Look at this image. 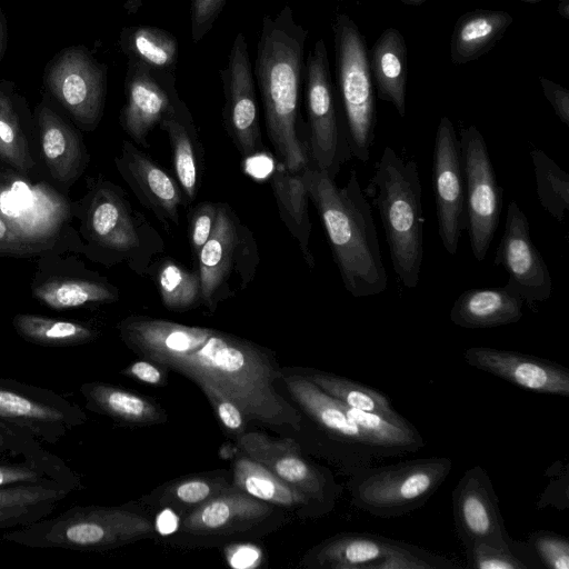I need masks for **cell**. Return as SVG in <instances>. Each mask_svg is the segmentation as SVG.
Returning <instances> with one entry per match:
<instances>
[{
  "instance_id": "1",
  "label": "cell",
  "mask_w": 569,
  "mask_h": 569,
  "mask_svg": "<svg viewBox=\"0 0 569 569\" xmlns=\"http://www.w3.org/2000/svg\"><path fill=\"white\" fill-rule=\"evenodd\" d=\"M194 383L206 381L232 400L247 420L301 430L302 413L276 389L279 370L263 348L216 330L198 349L159 363Z\"/></svg>"
},
{
  "instance_id": "2",
  "label": "cell",
  "mask_w": 569,
  "mask_h": 569,
  "mask_svg": "<svg viewBox=\"0 0 569 569\" xmlns=\"http://www.w3.org/2000/svg\"><path fill=\"white\" fill-rule=\"evenodd\" d=\"M308 30L286 4L262 19L254 74L260 90L268 139L289 171L311 164L308 142L300 132L299 92Z\"/></svg>"
},
{
  "instance_id": "3",
  "label": "cell",
  "mask_w": 569,
  "mask_h": 569,
  "mask_svg": "<svg viewBox=\"0 0 569 569\" xmlns=\"http://www.w3.org/2000/svg\"><path fill=\"white\" fill-rule=\"evenodd\" d=\"M300 173L323 224L345 289L355 298L383 292L387 272L371 208L357 171H350L342 187L311 164Z\"/></svg>"
},
{
  "instance_id": "4",
  "label": "cell",
  "mask_w": 569,
  "mask_h": 569,
  "mask_svg": "<svg viewBox=\"0 0 569 569\" xmlns=\"http://www.w3.org/2000/svg\"><path fill=\"white\" fill-rule=\"evenodd\" d=\"M383 224L392 268L410 289L418 286L423 258L421 183L415 160L405 161L386 147L370 181Z\"/></svg>"
},
{
  "instance_id": "5",
  "label": "cell",
  "mask_w": 569,
  "mask_h": 569,
  "mask_svg": "<svg viewBox=\"0 0 569 569\" xmlns=\"http://www.w3.org/2000/svg\"><path fill=\"white\" fill-rule=\"evenodd\" d=\"M156 533L153 523L129 507L73 506L56 517L2 535L28 548L106 551Z\"/></svg>"
},
{
  "instance_id": "6",
  "label": "cell",
  "mask_w": 569,
  "mask_h": 569,
  "mask_svg": "<svg viewBox=\"0 0 569 569\" xmlns=\"http://www.w3.org/2000/svg\"><path fill=\"white\" fill-rule=\"evenodd\" d=\"M452 465L448 457H429L365 467L350 475L351 501L377 518L402 517L421 508L436 493Z\"/></svg>"
},
{
  "instance_id": "7",
  "label": "cell",
  "mask_w": 569,
  "mask_h": 569,
  "mask_svg": "<svg viewBox=\"0 0 569 569\" xmlns=\"http://www.w3.org/2000/svg\"><path fill=\"white\" fill-rule=\"evenodd\" d=\"M90 239L108 254L126 261L139 276L150 273L164 240L146 216L134 209L124 191L109 181L93 188L87 210Z\"/></svg>"
},
{
  "instance_id": "8",
  "label": "cell",
  "mask_w": 569,
  "mask_h": 569,
  "mask_svg": "<svg viewBox=\"0 0 569 569\" xmlns=\"http://www.w3.org/2000/svg\"><path fill=\"white\" fill-rule=\"evenodd\" d=\"M197 259L201 303L210 312L253 281L260 262L256 237L228 203L219 202L214 228Z\"/></svg>"
},
{
  "instance_id": "9",
  "label": "cell",
  "mask_w": 569,
  "mask_h": 569,
  "mask_svg": "<svg viewBox=\"0 0 569 569\" xmlns=\"http://www.w3.org/2000/svg\"><path fill=\"white\" fill-rule=\"evenodd\" d=\"M337 79L352 157L370 159L377 122L376 96L366 41L346 13L333 23Z\"/></svg>"
},
{
  "instance_id": "10",
  "label": "cell",
  "mask_w": 569,
  "mask_h": 569,
  "mask_svg": "<svg viewBox=\"0 0 569 569\" xmlns=\"http://www.w3.org/2000/svg\"><path fill=\"white\" fill-rule=\"evenodd\" d=\"M289 396L320 430L321 455L333 461L349 476L379 459L389 458L361 431L346 413L343 406L309 380L299 370H281Z\"/></svg>"
},
{
  "instance_id": "11",
  "label": "cell",
  "mask_w": 569,
  "mask_h": 569,
  "mask_svg": "<svg viewBox=\"0 0 569 569\" xmlns=\"http://www.w3.org/2000/svg\"><path fill=\"white\" fill-rule=\"evenodd\" d=\"M306 107L310 163L332 179L352 157L346 122L337 110L325 40L318 39L307 59Z\"/></svg>"
},
{
  "instance_id": "12",
  "label": "cell",
  "mask_w": 569,
  "mask_h": 569,
  "mask_svg": "<svg viewBox=\"0 0 569 569\" xmlns=\"http://www.w3.org/2000/svg\"><path fill=\"white\" fill-rule=\"evenodd\" d=\"M86 421L77 403L54 391L0 376V426L54 445Z\"/></svg>"
},
{
  "instance_id": "13",
  "label": "cell",
  "mask_w": 569,
  "mask_h": 569,
  "mask_svg": "<svg viewBox=\"0 0 569 569\" xmlns=\"http://www.w3.org/2000/svg\"><path fill=\"white\" fill-rule=\"evenodd\" d=\"M459 141L466 181V230L472 253L480 262L486 258L499 224L502 188L481 132L470 124L461 130Z\"/></svg>"
},
{
  "instance_id": "14",
  "label": "cell",
  "mask_w": 569,
  "mask_h": 569,
  "mask_svg": "<svg viewBox=\"0 0 569 569\" xmlns=\"http://www.w3.org/2000/svg\"><path fill=\"white\" fill-rule=\"evenodd\" d=\"M107 71L84 46H71L47 63L43 83L81 127L92 130L103 114Z\"/></svg>"
},
{
  "instance_id": "15",
  "label": "cell",
  "mask_w": 569,
  "mask_h": 569,
  "mask_svg": "<svg viewBox=\"0 0 569 569\" xmlns=\"http://www.w3.org/2000/svg\"><path fill=\"white\" fill-rule=\"evenodd\" d=\"M243 453L258 461L280 479L303 492L320 516L330 512L341 493L330 470L308 461L291 438H272L249 431L237 437Z\"/></svg>"
},
{
  "instance_id": "16",
  "label": "cell",
  "mask_w": 569,
  "mask_h": 569,
  "mask_svg": "<svg viewBox=\"0 0 569 569\" xmlns=\"http://www.w3.org/2000/svg\"><path fill=\"white\" fill-rule=\"evenodd\" d=\"M432 186L439 237L446 251L453 256L466 230V181L460 141L448 117H441L436 132Z\"/></svg>"
},
{
  "instance_id": "17",
  "label": "cell",
  "mask_w": 569,
  "mask_h": 569,
  "mask_svg": "<svg viewBox=\"0 0 569 569\" xmlns=\"http://www.w3.org/2000/svg\"><path fill=\"white\" fill-rule=\"evenodd\" d=\"M124 94L120 124L142 148L150 146L148 139L152 129L184 104L177 92L173 72L154 69L133 59H128Z\"/></svg>"
},
{
  "instance_id": "18",
  "label": "cell",
  "mask_w": 569,
  "mask_h": 569,
  "mask_svg": "<svg viewBox=\"0 0 569 569\" xmlns=\"http://www.w3.org/2000/svg\"><path fill=\"white\" fill-rule=\"evenodd\" d=\"M223 89L226 131L243 158L262 149L252 67L246 36L239 32L232 43L226 68L219 72Z\"/></svg>"
},
{
  "instance_id": "19",
  "label": "cell",
  "mask_w": 569,
  "mask_h": 569,
  "mask_svg": "<svg viewBox=\"0 0 569 569\" xmlns=\"http://www.w3.org/2000/svg\"><path fill=\"white\" fill-rule=\"evenodd\" d=\"M457 535L465 548L476 542L515 551L488 472L480 466L468 469L452 491Z\"/></svg>"
},
{
  "instance_id": "20",
  "label": "cell",
  "mask_w": 569,
  "mask_h": 569,
  "mask_svg": "<svg viewBox=\"0 0 569 569\" xmlns=\"http://www.w3.org/2000/svg\"><path fill=\"white\" fill-rule=\"evenodd\" d=\"M282 515L266 501L233 487L231 483L203 503L186 512L180 522L181 533L189 537L217 538L249 535Z\"/></svg>"
},
{
  "instance_id": "21",
  "label": "cell",
  "mask_w": 569,
  "mask_h": 569,
  "mask_svg": "<svg viewBox=\"0 0 569 569\" xmlns=\"http://www.w3.org/2000/svg\"><path fill=\"white\" fill-rule=\"evenodd\" d=\"M493 262L508 273L506 287L523 301L532 305L550 298L552 281L549 269L531 240L528 218L516 201L508 204Z\"/></svg>"
},
{
  "instance_id": "22",
  "label": "cell",
  "mask_w": 569,
  "mask_h": 569,
  "mask_svg": "<svg viewBox=\"0 0 569 569\" xmlns=\"http://www.w3.org/2000/svg\"><path fill=\"white\" fill-rule=\"evenodd\" d=\"M114 162L139 202L168 229L179 227L180 209L188 203L173 174L127 140Z\"/></svg>"
},
{
  "instance_id": "23",
  "label": "cell",
  "mask_w": 569,
  "mask_h": 569,
  "mask_svg": "<svg viewBox=\"0 0 569 569\" xmlns=\"http://www.w3.org/2000/svg\"><path fill=\"white\" fill-rule=\"evenodd\" d=\"M466 362L520 388L546 395L569 397V370L532 355L491 347H470Z\"/></svg>"
},
{
  "instance_id": "24",
  "label": "cell",
  "mask_w": 569,
  "mask_h": 569,
  "mask_svg": "<svg viewBox=\"0 0 569 569\" xmlns=\"http://www.w3.org/2000/svg\"><path fill=\"white\" fill-rule=\"evenodd\" d=\"M126 346L157 365L201 347L216 331L144 316H129L118 325Z\"/></svg>"
},
{
  "instance_id": "25",
  "label": "cell",
  "mask_w": 569,
  "mask_h": 569,
  "mask_svg": "<svg viewBox=\"0 0 569 569\" xmlns=\"http://www.w3.org/2000/svg\"><path fill=\"white\" fill-rule=\"evenodd\" d=\"M159 127L168 136L173 177L189 204L201 187L204 164L203 148L191 111L184 103L167 116Z\"/></svg>"
},
{
  "instance_id": "26",
  "label": "cell",
  "mask_w": 569,
  "mask_h": 569,
  "mask_svg": "<svg viewBox=\"0 0 569 569\" xmlns=\"http://www.w3.org/2000/svg\"><path fill=\"white\" fill-rule=\"evenodd\" d=\"M395 541L367 532L339 533L310 549L302 562L309 568L372 569Z\"/></svg>"
},
{
  "instance_id": "27",
  "label": "cell",
  "mask_w": 569,
  "mask_h": 569,
  "mask_svg": "<svg viewBox=\"0 0 569 569\" xmlns=\"http://www.w3.org/2000/svg\"><path fill=\"white\" fill-rule=\"evenodd\" d=\"M522 298L508 287L463 291L453 302L450 320L466 329H486L518 322Z\"/></svg>"
},
{
  "instance_id": "28",
  "label": "cell",
  "mask_w": 569,
  "mask_h": 569,
  "mask_svg": "<svg viewBox=\"0 0 569 569\" xmlns=\"http://www.w3.org/2000/svg\"><path fill=\"white\" fill-rule=\"evenodd\" d=\"M41 149L50 173L60 182L78 178L84 166V148L72 129L44 100L37 108Z\"/></svg>"
},
{
  "instance_id": "29",
  "label": "cell",
  "mask_w": 569,
  "mask_h": 569,
  "mask_svg": "<svg viewBox=\"0 0 569 569\" xmlns=\"http://www.w3.org/2000/svg\"><path fill=\"white\" fill-rule=\"evenodd\" d=\"M73 489L56 480L0 487V530L49 517Z\"/></svg>"
},
{
  "instance_id": "30",
  "label": "cell",
  "mask_w": 569,
  "mask_h": 569,
  "mask_svg": "<svg viewBox=\"0 0 569 569\" xmlns=\"http://www.w3.org/2000/svg\"><path fill=\"white\" fill-rule=\"evenodd\" d=\"M231 485L279 509L303 517H320L318 509L303 492L246 453L233 461Z\"/></svg>"
},
{
  "instance_id": "31",
  "label": "cell",
  "mask_w": 569,
  "mask_h": 569,
  "mask_svg": "<svg viewBox=\"0 0 569 569\" xmlns=\"http://www.w3.org/2000/svg\"><path fill=\"white\" fill-rule=\"evenodd\" d=\"M369 66L378 98L390 102L405 117L408 54L399 30L387 28L379 36L370 51Z\"/></svg>"
},
{
  "instance_id": "32",
  "label": "cell",
  "mask_w": 569,
  "mask_h": 569,
  "mask_svg": "<svg viewBox=\"0 0 569 569\" xmlns=\"http://www.w3.org/2000/svg\"><path fill=\"white\" fill-rule=\"evenodd\" d=\"M270 184L280 220L298 243L307 266L313 269L316 262L310 250V199L301 173L289 171L278 163L271 173Z\"/></svg>"
},
{
  "instance_id": "33",
  "label": "cell",
  "mask_w": 569,
  "mask_h": 569,
  "mask_svg": "<svg viewBox=\"0 0 569 569\" xmlns=\"http://www.w3.org/2000/svg\"><path fill=\"white\" fill-rule=\"evenodd\" d=\"M513 22L505 10L478 9L462 14L456 22L450 42L455 64L477 60L488 52Z\"/></svg>"
},
{
  "instance_id": "34",
  "label": "cell",
  "mask_w": 569,
  "mask_h": 569,
  "mask_svg": "<svg viewBox=\"0 0 569 569\" xmlns=\"http://www.w3.org/2000/svg\"><path fill=\"white\" fill-rule=\"evenodd\" d=\"M86 408L96 413L131 425H154L167 420L166 412L153 401L106 382L81 385Z\"/></svg>"
},
{
  "instance_id": "35",
  "label": "cell",
  "mask_w": 569,
  "mask_h": 569,
  "mask_svg": "<svg viewBox=\"0 0 569 569\" xmlns=\"http://www.w3.org/2000/svg\"><path fill=\"white\" fill-rule=\"evenodd\" d=\"M299 371L327 395L348 407L377 413L397 423L409 422L391 406L390 399L376 389L330 372L313 369Z\"/></svg>"
},
{
  "instance_id": "36",
  "label": "cell",
  "mask_w": 569,
  "mask_h": 569,
  "mask_svg": "<svg viewBox=\"0 0 569 569\" xmlns=\"http://www.w3.org/2000/svg\"><path fill=\"white\" fill-rule=\"evenodd\" d=\"M119 44L128 59L163 71L176 70L178 41L164 29L152 26L126 27L120 32Z\"/></svg>"
},
{
  "instance_id": "37",
  "label": "cell",
  "mask_w": 569,
  "mask_h": 569,
  "mask_svg": "<svg viewBox=\"0 0 569 569\" xmlns=\"http://www.w3.org/2000/svg\"><path fill=\"white\" fill-rule=\"evenodd\" d=\"M12 325L23 340L44 347H76L98 337L97 330L84 323L39 315L18 313Z\"/></svg>"
},
{
  "instance_id": "38",
  "label": "cell",
  "mask_w": 569,
  "mask_h": 569,
  "mask_svg": "<svg viewBox=\"0 0 569 569\" xmlns=\"http://www.w3.org/2000/svg\"><path fill=\"white\" fill-rule=\"evenodd\" d=\"M33 295L52 309L114 302L119 299L118 289L108 282L73 278H54L44 281L33 289Z\"/></svg>"
},
{
  "instance_id": "39",
  "label": "cell",
  "mask_w": 569,
  "mask_h": 569,
  "mask_svg": "<svg viewBox=\"0 0 569 569\" xmlns=\"http://www.w3.org/2000/svg\"><path fill=\"white\" fill-rule=\"evenodd\" d=\"M162 305L171 311H187L201 303V282L198 270H189L174 260H157L149 273Z\"/></svg>"
},
{
  "instance_id": "40",
  "label": "cell",
  "mask_w": 569,
  "mask_h": 569,
  "mask_svg": "<svg viewBox=\"0 0 569 569\" xmlns=\"http://www.w3.org/2000/svg\"><path fill=\"white\" fill-rule=\"evenodd\" d=\"M22 101L12 81H0V157L19 171L27 172L33 167V160L20 121Z\"/></svg>"
},
{
  "instance_id": "41",
  "label": "cell",
  "mask_w": 569,
  "mask_h": 569,
  "mask_svg": "<svg viewBox=\"0 0 569 569\" xmlns=\"http://www.w3.org/2000/svg\"><path fill=\"white\" fill-rule=\"evenodd\" d=\"M228 486L230 482L222 477H188L158 488L146 498V501L171 510L183 511L184 515Z\"/></svg>"
},
{
  "instance_id": "42",
  "label": "cell",
  "mask_w": 569,
  "mask_h": 569,
  "mask_svg": "<svg viewBox=\"0 0 569 569\" xmlns=\"http://www.w3.org/2000/svg\"><path fill=\"white\" fill-rule=\"evenodd\" d=\"M530 157L538 200L546 211L562 222L569 209V174L539 148H535Z\"/></svg>"
},
{
  "instance_id": "43",
  "label": "cell",
  "mask_w": 569,
  "mask_h": 569,
  "mask_svg": "<svg viewBox=\"0 0 569 569\" xmlns=\"http://www.w3.org/2000/svg\"><path fill=\"white\" fill-rule=\"evenodd\" d=\"M47 480H56L74 490H81L83 485L76 472L59 470L36 461L23 460L21 462H0V487L17 483H34Z\"/></svg>"
},
{
  "instance_id": "44",
  "label": "cell",
  "mask_w": 569,
  "mask_h": 569,
  "mask_svg": "<svg viewBox=\"0 0 569 569\" xmlns=\"http://www.w3.org/2000/svg\"><path fill=\"white\" fill-rule=\"evenodd\" d=\"M458 563L411 543L396 540L386 557L372 569H457Z\"/></svg>"
},
{
  "instance_id": "45",
  "label": "cell",
  "mask_w": 569,
  "mask_h": 569,
  "mask_svg": "<svg viewBox=\"0 0 569 569\" xmlns=\"http://www.w3.org/2000/svg\"><path fill=\"white\" fill-rule=\"evenodd\" d=\"M4 455L21 456L26 460L36 461L59 470H70L59 457L47 451L36 438L18 435L0 426V457Z\"/></svg>"
},
{
  "instance_id": "46",
  "label": "cell",
  "mask_w": 569,
  "mask_h": 569,
  "mask_svg": "<svg viewBox=\"0 0 569 569\" xmlns=\"http://www.w3.org/2000/svg\"><path fill=\"white\" fill-rule=\"evenodd\" d=\"M468 566L477 569H528L530 568L513 550L500 549L476 542L465 548Z\"/></svg>"
},
{
  "instance_id": "47",
  "label": "cell",
  "mask_w": 569,
  "mask_h": 569,
  "mask_svg": "<svg viewBox=\"0 0 569 569\" xmlns=\"http://www.w3.org/2000/svg\"><path fill=\"white\" fill-rule=\"evenodd\" d=\"M541 562L549 569H569V541L550 531L532 532L528 541Z\"/></svg>"
},
{
  "instance_id": "48",
  "label": "cell",
  "mask_w": 569,
  "mask_h": 569,
  "mask_svg": "<svg viewBox=\"0 0 569 569\" xmlns=\"http://www.w3.org/2000/svg\"><path fill=\"white\" fill-rule=\"evenodd\" d=\"M196 385L206 395L220 423L226 430L237 437L246 431L248 420L232 400L206 381H198Z\"/></svg>"
},
{
  "instance_id": "49",
  "label": "cell",
  "mask_w": 569,
  "mask_h": 569,
  "mask_svg": "<svg viewBox=\"0 0 569 569\" xmlns=\"http://www.w3.org/2000/svg\"><path fill=\"white\" fill-rule=\"evenodd\" d=\"M219 202L203 201L188 214V236L193 254L197 257L212 233L218 216Z\"/></svg>"
},
{
  "instance_id": "50",
  "label": "cell",
  "mask_w": 569,
  "mask_h": 569,
  "mask_svg": "<svg viewBox=\"0 0 569 569\" xmlns=\"http://www.w3.org/2000/svg\"><path fill=\"white\" fill-rule=\"evenodd\" d=\"M228 0H191L190 34L193 43L200 42L213 27Z\"/></svg>"
},
{
  "instance_id": "51",
  "label": "cell",
  "mask_w": 569,
  "mask_h": 569,
  "mask_svg": "<svg viewBox=\"0 0 569 569\" xmlns=\"http://www.w3.org/2000/svg\"><path fill=\"white\" fill-rule=\"evenodd\" d=\"M543 94L551 104L557 117L566 126H569V91L567 88L545 78L539 77Z\"/></svg>"
},
{
  "instance_id": "52",
  "label": "cell",
  "mask_w": 569,
  "mask_h": 569,
  "mask_svg": "<svg viewBox=\"0 0 569 569\" xmlns=\"http://www.w3.org/2000/svg\"><path fill=\"white\" fill-rule=\"evenodd\" d=\"M121 373L126 377L152 386H160L164 383V375L159 368V365L147 359L132 362L123 369Z\"/></svg>"
},
{
  "instance_id": "53",
  "label": "cell",
  "mask_w": 569,
  "mask_h": 569,
  "mask_svg": "<svg viewBox=\"0 0 569 569\" xmlns=\"http://www.w3.org/2000/svg\"><path fill=\"white\" fill-rule=\"evenodd\" d=\"M226 555L229 565L233 568L256 567L262 558L260 549L249 543L233 545L227 550Z\"/></svg>"
},
{
  "instance_id": "54",
  "label": "cell",
  "mask_w": 569,
  "mask_h": 569,
  "mask_svg": "<svg viewBox=\"0 0 569 569\" xmlns=\"http://www.w3.org/2000/svg\"><path fill=\"white\" fill-rule=\"evenodd\" d=\"M7 21L3 14L2 8L0 6V62L4 56L7 48Z\"/></svg>"
},
{
  "instance_id": "55",
  "label": "cell",
  "mask_w": 569,
  "mask_h": 569,
  "mask_svg": "<svg viewBox=\"0 0 569 569\" xmlns=\"http://www.w3.org/2000/svg\"><path fill=\"white\" fill-rule=\"evenodd\" d=\"M12 231L8 223L0 216V244L12 241Z\"/></svg>"
},
{
  "instance_id": "56",
  "label": "cell",
  "mask_w": 569,
  "mask_h": 569,
  "mask_svg": "<svg viewBox=\"0 0 569 569\" xmlns=\"http://www.w3.org/2000/svg\"><path fill=\"white\" fill-rule=\"evenodd\" d=\"M558 12L565 19L569 18V0H559Z\"/></svg>"
},
{
  "instance_id": "57",
  "label": "cell",
  "mask_w": 569,
  "mask_h": 569,
  "mask_svg": "<svg viewBox=\"0 0 569 569\" xmlns=\"http://www.w3.org/2000/svg\"><path fill=\"white\" fill-rule=\"evenodd\" d=\"M400 1L407 6H420L423 2H426L427 0H400Z\"/></svg>"
},
{
  "instance_id": "58",
  "label": "cell",
  "mask_w": 569,
  "mask_h": 569,
  "mask_svg": "<svg viewBox=\"0 0 569 569\" xmlns=\"http://www.w3.org/2000/svg\"><path fill=\"white\" fill-rule=\"evenodd\" d=\"M521 1H526V2H531V3H533V2H539V1H541V0H521Z\"/></svg>"
}]
</instances>
